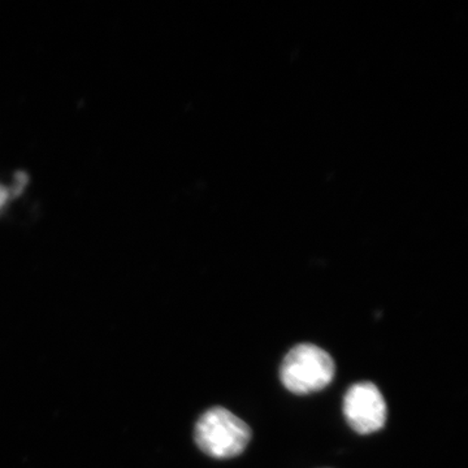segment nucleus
I'll return each instance as SVG.
<instances>
[{"instance_id":"nucleus-1","label":"nucleus","mask_w":468,"mask_h":468,"mask_svg":"<svg viewBox=\"0 0 468 468\" xmlns=\"http://www.w3.org/2000/svg\"><path fill=\"white\" fill-rule=\"evenodd\" d=\"M251 428L221 406L203 412L194 428L197 446L215 460L239 457L251 441Z\"/></svg>"},{"instance_id":"nucleus-2","label":"nucleus","mask_w":468,"mask_h":468,"mask_svg":"<svg viewBox=\"0 0 468 468\" xmlns=\"http://www.w3.org/2000/svg\"><path fill=\"white\" fill-rule=\"evenodd\" d=\"M335 360L322 347L300 344L282 359L280 380L289 392L304 396L320 392L334 381Z\"/></svg>"},{"instance_id":"nucleus-3","label":"nucleus","mask_w":468,"mask_h":468,"mask_svg":"<svg viewBox=\"0 0 468 468\" xmlns=\"http://www.w3.org/2000/svg\"><path fill=\"white\" fill-rule=\"evenodd\" d=\"M343 410L347 424L359 435L378 432L387 423V402L378 385L371 381L351 385L345 394Z\"/></svg>"},{"instance_id":"nucleus-4","label":"nucleus","mask_w":468,"mask_h":468,"mask_svg":"<svg viewBox=\"0 0 468 468\" xmlns=\"http://www.w3.org/2000/svg\"><path fill=\"white\" fill-rule=\"evenodd\" d=\"M8 199V192L5 189H3L2 186H0V208L5 206V203L7 202Z\"/></svg>"}]
</instances>
